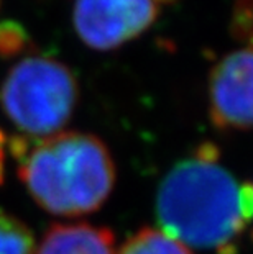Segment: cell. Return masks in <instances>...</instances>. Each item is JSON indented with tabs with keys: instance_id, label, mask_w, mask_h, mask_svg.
Listing matches in <instances>:
<instances>
[{
	"instance_id": "1",
	"label": "cell",
	"mask_w": 253,
	"mask_h": 254,
	"mask_svg": "<svg viewBox=\"0 0 253 254\" xmlns=\"http://www.w3.org/2000/svg\"><path fill=\"white\" fill-rule=\"evenodd\" d=\"M250 182L239 184L219 163L217 148L201 144L163 177L155 212L161 231L182 245L227 254L252 217Z\"/></svg>"
},
{
	"instance_id": "2",
	"label": "cell",
	"mask_w": 253,
	"mask_h": 254,
	"mask_svg": "<svg viewBox=\"0 0 253 254\" xmlns=\"http://www.w3.org/2000/svg\"><path fill=\"white\" fill-rule=\"evenodd\" d=\"M12 153L18 156V177L28 193L58 217L92 213L114 190V158L94 134L56 133L30 146L20 143Z\"/></svg>"
},
{
	"instance_id": "3",
	"label": "cell",
	"mask_w": 253,
	"mask_h": 254,
	"mask_svg": "<svg viewBox=\"0 0 253 254\" xmlns=\"http://www.w3.org/2000/svg\"><path fill=\"white\" fill-rule=\"evenodd\" d=\"M79 97L71 69L50 58L31 56L10 69L0 89L2 109L28 136L56 134L73 117Z\"/></svg>"
},
{
	"instance_id": "4",
	"label": "cell",
	"mask_w": 253,
	"mask_h": 254,
	"mask_svg": "<svg viewBox=\"0 0 253 254\" xmlns=\"http://www.w3.org/2000/svg\"><path fill=\"white\" fill-rule=\"evenodd\" d=\"M160 0H76L73 21L92 50L109 51L147 31L160 13ZM163 2V0H161Z\"/></svg>"
},
{
	"instance_id": "5",
	"label": "cell",
	"mask_w": 253,
	"mask_h": 254,
	"mask_svg": "<svg viewBox=\"0 0 253 254\" xmlns=\"http://www.w3.org/2000/svg\"><path fill=\"white\" fill-rule=\"evenodd\" d=\"M209 115L220 131L252 127V50L245 46L224 56L209 79Z\"/></svg>"
},
{
	"instance_id": "6",
	"label": "cell",
	"mask_w": 253,
	"mask_h": 254,
	"mask_svg": "<svg viewBox=\"0 0 253 254\" xmlns=\"http://www.w3.org/2000/svg\"><path fill=\"white\" fill-rule=\"evenodd\" d=\"M35 254H117L109 228L89 223H56L43 236Z\"/></svg>"
},
{
	"instance_id": "7",
	"label": "cell",
	"mask_w": 253,
	"mask_h": 254,
	"mask_svg": "<svg viewBox=\"0 0 253 254\" xmlns=\"http://www.w3.org/2000/svg\"><path fill=\"white\" fill-rule=\"evenodd\" d=\"M118 254H192V251L165 231L142 228L123 243Z\"/></svg>"
},
{
	"instance_id": "8",
	"label": "cell",
	"mask_w": 253,
	"mask_h": 254,
	"mask_svg": "<svg viewBox=\"0 0 253 254\" xmlns=\"http://www.w3.org/2000/svg\"><path fill=\"white\" fill-rule=\"evenodd\" d=\"M31 230L17 217L0 210V254H35Z\"/></svg>"
},
{
	"instance_id": "9",
	"label": "cell",
	"mask_w": 253,
	"mask_h": 254,
	"mask_svg": "<svg viewBox=\"0 0 253 254\" xmlns=\"http://www.w3.org/2000/svg\"><path fill=\"white\" fill-rule=\"evenodd\" d=\"M25 43V33L15 23L0 25V55L12 56L20 51Z\"/></svg>"
},
{
	"instance_id": "10",
	"label": "cell",
	"mask_w": 253,
	"mask_h": 254,
	"mask_svg": "<svg viewBox=\"0 0 253 254\" xmlns=\"http://www.w3.org/2000/svg\"><path fill=\"white\" fill-rule=\"evenodd\" d=\"M240 7L235 10L234 26L235 36L250 40L252 33V0H239Z\"/></svg>"
}]
</instances>
